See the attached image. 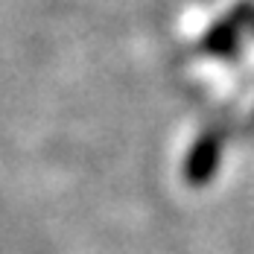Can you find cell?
<instances>
[{"instance_id": "6da1fadb", "label": "cell", "mask_w": 254, "mask_h": 254, "mask_svg": "<svg viewBox=\"0 0 254 254\" xmlns=\"http://www.w3.org/2000/svg\"><path fill=\"white\" fill-rule=\"evenodd\" d=\"M219 161H222V134L219 131H204L193 143V149L184 161V181L190 187L210 184V178L219 170Z\"/></svg>"}, {"instance_id": "7a4b0ae2", "label": "cell", "mask_w": 254, "mask_h": 254, "mask_svg": "<svg viewBox=\"0 0 254 254\" xmlns=\"http://www.w3.org/2000/svg\"><path fill=\"white\" fill-rule=\"evenodd\" d=\"M252 18H254L252 6L234 9V12H231V18H225L222 24H216L207 35H204L202 50L204 53H213V56H228V53H234L237 41H240V29H243L246 24H252Z\"/></svg>"}, {"instance_id": "3957f363", "label": "cell", "mask_w": 254, "mask_h": 254, "mask_svg": "<svg viewBox=\"0 0 254 254\" xmlns=\"http://www.w3.org/2000/svg\"><path fill=\"white\" fill-rule=\"evenodd\" d=\"M252 26H254V18H252Z\"/></svg>"}]
</instances>
